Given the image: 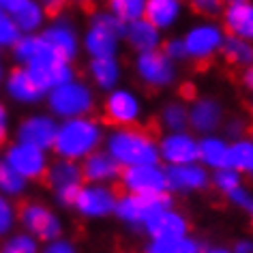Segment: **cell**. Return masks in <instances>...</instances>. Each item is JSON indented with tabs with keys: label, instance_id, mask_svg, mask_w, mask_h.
<instances>
[{
	"label": "cell",
	"instance_id": "cell-1",
	"mask_svg": "<svg viewBox=\"0 0 253 253\" xmlns=\"http://www.w3.org/2000/svg\"><path fill=\"white\" fill-rule=\"evenodd\" d=\"M105 133L107 131L103 129V125L92 116L60 120L52 150L58 159L82 163L86 157L103 148Z\"/></svg>",
	"mask_w": 253,
	"mask_h": 253
},
{
	"label": "cell",
	"instance_id": "cell-2",
	"mask_svg": "<svg viewBox=\"0 0 253 253\" xmlns=\"http://www.w3.org/2000/svg\"><path fill=\"white\" fill-rule=\"evenodd\" d=\"M103 150L118 163L120 169L159 163L157 140L140 126H120L107 131Z\"/></svg>",
	"mask_w": 253,
	"mask_h": 253
},
{
	"label": "cell",
	"instance_id": "cell-3",
	"mask_svg": "<svg viewBox=\"0 0 253 253\" xmlns=\"http://www.w3.org/2000/svg\"><path fill=\"white\" fill-rule=\"evenodd\" d=\"M125 24L114 17L107 9L94 11L88 22V28L82 37V47L90 60L118 58L120 43L125 39Z\"/></svg>",
	"mask_w": 253,
	"mask_h": 253
},
{
	"label": "cell",
	"instance_id": "cell-4",
	"mask_svg": "<svg viewBox=\"0 0 253 253\" xmlns=\"http://www.w3.org/2000/svg\"><path fill=\"white\" fill-rule=\"evenodd\" d=\"M45 103L47 114H52L60 123V120L90 116L94 105H97V97H94V90L88 82L75 78L67 84L52 88L45 94Z\"/></svg>",
	"mask_w": 253,
	"mask_h": 253
},
{
	"label": "cell",
	"instance_id": "cell-5",
	"mask_svg": "<svg viewBox=\"0 0 253 253\" xmlns=\"http://www.w3.org/2000/svg\"><path fill=\"white\" fill-rule=\"evenodd\" d=\"M17 223L22 225V230L37 238L39 243L47 245L52 240L62 238L65 234V223L62 219L43 202H26L20 211H17Z\"/></svg>",
	"mask_w": 253,
	"mask_h": 253
},
{
	"label": "cell",
	"instance_id": "cell-6",
	"mask_svg": "<svg viewBox=\"0 0 253 253\" xmlns=\"http://www.w3.org/2000/svg\"><path fill=\"white\" fill-rule=\"evenodd\" d=\"M225 30L214 20H200L193 22L182 35V43L187 49V58L195 62H206L214 58L225 43Z\"/></svg>",
	"mask_w": 253,
	"mask_h": 253
},
{
	"label": "cell",
	"instance_id": "cell-7",
	"mask_svg": "<svg viewBox=\"0 0 253 253\" xmlns=\"http://www.w3.org/2000/svg\"><path fill=\"white\" fill-rule=\"evenodd\" d=\"M172 208L169 195H118L114 217L129 227H144L157 212Z\"/></svg>",
	"mask_w": 253,
	"mask_h": 253
},
{
	"label": "cell",
	"instance_id": "cell-8",
	"mask_svg": "<svg viewBox=\"0 0 253 253\" xmlns=\"http://www.w3.org/2000/svg\"><path fill=\"white\" fill-rule=\"evenodd\" d=\"M103 114L105 120L114 125V129L120 126H137V123L144 116V103L142 97L133 88L118 86L103 99Z\"/></svg>",
	"mask_w": 253,
	"mask_h": 253
},
{
	"label": "cell",
	"instance_id": "cell-9",
	"mask_svg": "<svg viewBox=\"0 0 253 253\" xmlns=\"http://www.w3.org/2000/svg\"><path fill=\"white\" fill-rule=\"evenodd\" d=\"M2 161L15 174H20L28 185L33 180L45 178V174L49 169V157L45 150H39L22 142H11L2 153Z\"/></svg>",
	"mask_w": 253,
	"mask_h": 253
},
{
	"label": "cell",
	"instance_id": "cell-10",
	"mask_svg": "<svg viewBox=\"0 0 253 253\" xmlns=\"http://www.w3.org/2000/svg\"><path fill=\"white\" fill-rule=\"evenodd\" d=\"M45 180L54 193L56 204L62 208H73L78 191L82 189V185H84V176H82L80 163L56 159L54 163H49Z\"/></svg>",
	"mask_w": 253,
	"mask_h": 253
},
{
	"label": "cell",
	"instance_id": "cell-11",
	"mask_svg": "<svg viewBox=\"0 0 253 253\" xmlns=\"http://www.w3.org/2000/svg\"><path fill=\"white\" fill-rule=\"evenodd\" d=\"M118 182L123 185L125 193H131V195H166L168 193L166 166H161V163L126 168L120 172Z\"/></svg>",
	"mask_w": 253,
	"mask_h": 253
},
{
	"label": "cell",
	"instance_id": "cell-12",
	"mask_svg": "<svg viewBox=\"0 0 253 253\" xmlns=\"http://www.w3.org/2000/svg\"><path fill=\"white\" fill-rule=\"evenodd\" d=\"M116 202H118V193L114 191V187L84 182L78 191V198L73 202V208L80 217L99 221L112 217L114 211H116Z\"/></svg>",
	"mask_w": 253,
	"mask_h": 253
},
{
	"label": "cell",
	"instance_id": "cell-13",
	"mask_svg": "<svg viewBox=\"0 0 253 253\" xmlns=\"http://www.w3.org/2000/svg\"><path fill=\"white\" fill-rule=\"evenodd\" d=\"M58 120L47 112H33L24 116L15 126V142L28 144L39 150H52L56 140Z\"/></svg>",
	"mask_w": 253,
	"mask_h": 253
},
{
	"label": "cell",
	"instance_id": "cell-14",
	"mask_svg": "<svg viewBox=\"0 0 253 253\" xmlns=\"http://www.w3.org/2000/svg\"><path fill=\"white\" fill-rule=\"evenodd\" d=\"M133 69H135L137 80H140L144 86L155 88V90L169 88L176 82V75H178L176 65L161 52V49L135 56Z\"/></svg>",
	"mask_w": 253,
	"mask_h": 253
},
{
	"label": "cell",
	"instance_id": "cell-15",
	"mask_svg": "<svg viewBox=\"0 0 253 253\" xmlns=\"http://www.w3.org/2000/svg\"><path fill=\"white\" fill-rule=\"evenodd\" d=\"M41 39L47 43V47L58 56V58L73 62L82 49V37L78 26L69 17H54L41 30Z\"/></svg>",
	"mask_w": 253,
	"mask_h": 253
},
{
	"label": "cell",
	"instance_id": "cell-16",
	"mask_svg": "<svg viewBox=\"0 0 253 253\" xmlns=\"http://www.w3.org/2000/svg\"><path fill=\"white\" fill-rule=\"evenodd\" d=\"M225 123V107L217 97L202 94L189 103V129L200 137L214 135Z\"/></svg>",
	"mask_w": 253,
	"mask_h": 253
},
{
	"label": "cell",
	"instance_id": "cell-17",
	"mask_svg": "<svg viewBox=\"0 0 253 253\" xmlns=\"http://www.w3.org/2000/svg\"><path fill=\"white\" fill-rule=\"evenodd\" d=\"M157 146H159V163H166V168L198 163V137L191 131L163 133L157 140Z\"/></svg>",
	"mask_w": 253,
	"mask_h": 253
},
{
	"label": "cell",
	"instance_id": "cell-18",
	"mask_svg": "<svg viewBox=\"0 0 253 253\" xmlns=\"http://www.w3.org/2000/svg\"><path fill=\"white\" fill-rule=\"evenodd\" d=\"M0 9L9 13L20 35H41L47 24V11L39 0H0Z\"/></svg>",
	"mask_w": 253,
	"mask_h": 253
},
{
	"label": "cell",
	"instance_id": "cell-19",
	"mask_svg": "<svg viewBox=\"0 0 253 253\" xmlns=\"http://www.w3.org/2000/svg\"><path fill=\"white\" fill-rule=\"evenodd\" d=\"M24 69H28L30 75L37 80V84H39L45 92H49L52 88L60 86V84H67V82L75 80L73 65L58 58L52 49H47L39 60H35L30 67H24Z\"/></svg>",
	"mask_w": 253,
	"mask_h": 253
},
{
	"label": "cell",
	"instance_id": "cell-20",
	"mask_svg": "<svg viewBox=\"0 0 253 253\" xmlns=\"http://www.w3.org/2000/svg\"><path fill=\"white\" fill-rule=\"evenodd\" d=\"M168 191L169 193H198L211 187V172L200 163H187V166L166 168Z\"/></svg>",
	"mask_w": 253,
	"mask_h": 253
},
{
	"label": "cell",
	"instance_id": "cell-21",
	"mask_svg": "<svg viewBox=\"0 0 253 253\" xmlns=\"http://www.w3.org/2000/svg\"><path fill=\"white\" fill-rule=\"evenodd\" d=\"M221 26L227 37L253 43V2L251 0H230L221 11Z\"/></svg>",
	"mask_w": 253,
	"mask_h": 253
},
{
	"label": "cell",
	"instance_id": "cell-22",
	"mask_svg": "<svg viewBox=\"0 0 253 253\" xmlns=\"http://www.w3.org/2000/svg\"><path fill=\"white\" fill-rule=\"evenodd\" d=\"M2 86H4L7 97L20 105H37V103H41L47 94L37 84V80L30 75L28 69H24V67H15L13 71H9Z\"/></svg>",
	"mask_w": 253,
	"mask_h": 253
},
{
	"label": "cell",
	"instance_id": "cell-23",
	"mask_svg": "<svg viewBox=\"0 0 253 253\" xmlns=\"http://www.w3.org/2000/svg\"><path fill=\"white\" fill-rule=\"evenodd\" d=\"M148 240H161V238H182L189 236V221L180 211L176 208H166L157 212L153 219L144 225Z\"/></svg>",
	"mask_w": 253,
	"mask_h": 253
},
{
	"label": "cell",
	"instance_id": "cell-24",
	"mask_svg": "<svg viewBox=\"0 0 253 253\" xmlns=\"http://www.w3.org/2000/svg\"><path fill=\"white\" fill-rule=\"evenodd\" d=\"M80 168H82L84 182H88V185L112 187V182L120 180V172H123L118 163L114 161L103 148L97 150V153H92L90 157H86V159L80 163Z\"/></svg>",
	"mask_w": 253,
	"mask_h": 253
},
{
	"label": "cell",
	"instance_id": "cell-25",
	"mask_svg": "<svg viewBox=\"0 0 253 253\" xmlns=\"http://www.w3.org/2000/svg\"><path fill=\"white\" fill-rule=\"evenodd\" d=\"M182 13H185V4L180 0H146L144 20L150 22L163 35L176 28V24L182 20Z\"/></svg>",
	"mask_w": 253,
	"mask_h": 253
},
{
	"label": "cell",
	"instance_id": "cell-26",
	"mask_svg": "<svg viewBox=\"0 0 253 253\" xmlns=\"http://www.w3.org/2000/svg\"><path fill=\"white\" fill-rule=\"evenodd\" d=\"M198 163L208 172L230 168V142L217 133L198 137Z\"/></svg>",
	"mask_w": 253,
	"mask_h": 253
},
{
	"label": "cell",
	"instance_id": "cell-27",
	"mask_svg": "<svg viewBox=\"0 0 253 253\" xmlns=\"http://www.w3.org/2000/svg\"><path fill=\"white\" fill-rule=\"evenodd\" d=\"M126 45L135 52V56L140 54H148V52H157L163 45V35L157 30L153 24L146 20H137L133 24L125 28V39Z\"/></svg>",
	"mask_w": 253,
	"mask_h": 253
},
{
	"label": "cell",
	"instance_id": "cell-28",
	"mask_svg": "<svg viewBox=\"0 0 253 253\" xmlns=\"http://www.w3.org/2000/svg\"><path fill=\"white\" fill-rule=\"evenodd\" d=\"M86 73H88V80L92 82V86L107 94V92H112L114 88L120 86V80H123V65L118 62V58L88 60Z\"/></svg>",
	"mask_w": 253,
	"mask_h": 253
},
{
	"label": "cell",
	"instance_id": "cell-29",
	"mask_svg": "<svg viewBox=\"0 0 253 253\" xmlns=\"http://www.w3.org/2000/svg\"><path fill=\"white\" fill-rule=\"evenodd\" d=\"M47 43L41 39V35H22L20 41L13 45L11 54L17 67H30L35 60H39L43 54L47 52Z\"/></svg>",
	"mask_w": 253,
	"mask_h": 253
},
{
	"label": "cell",
	"instance_id": "cell-30",
	"mask_svg": "<svg viewBox=\"0 0 253 253\" xmlns=\"http://www.w3.org/2000/svg\"><path fill=\"white\" fill-rule=\"evenodd\" d=\"M159 118H161V125H163V129H166V133L187 131L189 129V105L178 99H172L161 107Z\"/></svg>",
	"mask_w": 253,
	"mask_h": 253
},
{
	"label": "cell",
	"instance_id": "cell-31",
	"mask_svg": "<svg viewBox=\"0 0 253 253\" xmlns=\"http://www.w3.org/2000/svg\"><path fill=\"white\" fill-rule=\"evenodd\" d=\"M223 58L234 67L249 69L253 67V43L236 39V37H225V43L221 47Z\"/></svg>",
	"mask_w": 253,
	"mask_h": 253
},
{
	"label": "cell",
	"instance_id": "cell-32",
	"mask_svg": "<svg viewBox=\"0 0 253 253\" xmlns=\"http://www.w3.org/2000/svg\"><path fill=\"white\" fill-rule=\"evenodd\" d=\"M144 253H202V249L193 236H182V238L148 240L146 247H144Z\"/></svg>",
	"mask_w": 253,
	"mask_h": 253
},
{
	"label": "cell",
	"instance_id": "cell-33",
	"mask_svg": "<svg viewBox=\"0 0 253 253\" xmlns=\"http://www.w3.org/2000/svg\"><path fill=\"white\" fill-rule=\"evenodd\" d=\"M230 168L238 174H253V137L230 142Z\"/></svg>",
	"mask_w": 253,
	"mask_h": 253
},
{
	"label": "cell",
	"instance_id": "cell-34",
	"mask_svg": "<svg viewBox=\"0 0 253 253\" xmlns=\"http://www.w3.org/2000/svg\"><path fill=\"white\" fill-rule=\"evenodd\" d=\"M105 9L114 17H118L125 26H129V24H133L137 20H144L146 0H110Z\"/></svg>",
	"mask_w": 253,
	"mask_h": 253
},
{
	"label": "cell",
	"instance_id": "cell-35",
	"mask_svg": "<svg viewBox=\"0 0 253 253\" xmlns=\"http://www.w3.org/2000/svg\"><path fill=\"white\" fill-rule=\"evenodd\" d=\"M26 189H28V182L0 159V195H4L7 200L13 202L17 198H22L26 193Z\"/></svg>",
	"mask_w": 253,
	"mask_h": 253
},
{
	"label": "cell",
	"instance_id": "cell-36",
	"mask_svg": "<svg viewBox=\"0 0 253 253\" xmlns=\"http://www.w3.org/2000/svg\"><path fill=\"white\" fill-rule=\"evenodd\" d=\"M0 253H41V243L26 232H13L0 240Z\"/></svg>",
	"mask_w": 253,
	"mask_h": 253
},
{
	"label": "cell",
	"instance_id": "cell-37",
	"mask_svg": "<svg viewBox=\"0 0 253 253\" xmlns=\"http://www.w3.org/2000/svg\"><path fill=\"white\" fill-rule=\"evenodd\" d=\"M211 185L217 189L219 193L230 195L236 191V189L243 187V174H238L236 169H232V168H221L211 174Z\"/></svg>",
	"mask_w": 253,
	"mask_h": 253
},
{
	"label": "cell",
	"instance_id": "cell-38",
	"mask_svg": "<svg viewBox=\"0 0 253 253\" xmlns=\"http://www.w3.org/2000/svg\"><path fill=\"white\" fill-rule=\"evenodd\" d=\"M17 223V208L11 200L0 195V240H4L9 234L15 232Z\"/></svg>",
	"mask_w": 253,
	"mask_h": 253
},
{
	"label": "cell",
	"instance_id": "cell-39",
	"mask_svg": "<svg viewBox=\"0 0 253 253\" xmlns=\"http://www.w3.org/2000/svg\"><path fill=\"white\" fill-rule=\"evenodd\" d=\"M20 30H17L15 22L0 9V49H13V45L20 41Z\"/></svg>",
	"mask_w": 253,
	"mask_h": 253
},
{
	"label": "cell",
	"instance_id": "cell-40",
	"mask_svg": "<svg viewBox=\"0 0 253 253\" xmlns=\"http://www.w3.org/2000/svg\"><path fill=\"white\" fill-rule=\"evenodd\" d=\"M161 52L168 56L174 65L187 60V49H185V43H182V37H169L168 41H163L161 45Z\"/></svg>",
	"mask_w": 253,
	"mask_h": 253
},
{
	"label": "cell",
	"instance_id": "cell-41",
	"mask_svg": "<svg viewBox=\"0 0 253 253\" xmlns=\"http://www.w3.org/2000/svg\"><path fill=\"white\" fill-rule=\"evenodd\" d=\"M227 200H230L236 208H240L243 212H247L249 217H253V193L245 185L240 187V189H236L234 193L227 195Z\"/></svg>",
	"mask_w": 253,
	"mask_h": 253
},
{
	"label": "cell",
	"instance_id": "cell-42",
	"mask_svg": "<svg viewBox=\"0 0 253 253\" xmlns=\"http://www.w3.org/2000/svg\"><path fill=\"white\" fill-rule=\"evenodd\" d=\"M191 9L195 11V13H200L204 20H214L217 15H221L223 4H221L219 0H193Z\"/></svg>",
	"mask_w": 253,
	"mask_h": 253
},
{
	"label": "cell",
	"instance_id": "cell-43",
	"mask_svg": "<svg viewBox=\"0 0 253 253\" xmlns=\"http://www.w3.org/2000/svg\"><path fill=\"white\" fill-rule=\"evenodd\" d=\"M41 253H80L78 247H75L69 238H58V240H52V243L43 245L41 247Z\"/></svg>",
	"mask_w": 253,
	"mask_h": 253
},
{
	"label": "cell",
	"instance_id": "cell-44",
	"mask_svg": "<svg viewBox=\"0 0 253 253\" xmlns=\"http://www.w3.org/2000/svg\"><path fill=\"white\" fill-rule=\"evenodd\" d=\"M225 125V131H227V135L234 137V140H238V137H245V131H247V123L243 118H232V120H227Z\"/></svg>",
	"mask_w": 253,
	"mask_h": 253
},
{
	"label": "cell",
	"instance_id": "cell-45",
	"mask_svg": "<svg viewBox=\"0 0 253 253\" xmlns=\"http://www.w3.org/2000/svg\"><path fill=\"white\" fill-rule=\"evenodd\" d=\"M9 137V110L0 103V144H4Z\"/></svg>",
	"mask_w": 253,
	"mask_h": 253
},
{
	"label": "cell",
	"instance_id": "cell-46",
	"mask_svg": "<svg viewBox=\"0 0 253 253\" xmlns=\"http://www.w3.org/2000/svg\"><path fill=\"white\" fill-rule=\"evenodd\" d=\"M232 253H253V238H240L234 243Z\"/></svg>",
	"mask_w": 253,
	"mask_h": 253
},
{
	"label": "cell",
	"instance_id": "cell-47",
	"mask_svg": "<svg viewBox=\"0 0 253 253\" xmlns=\"http://www.w3.org/2000/svg\"><path fill=\"white\" fill-rule=\"evenodd\" d=\"M240 80H243V86L253 94V67L243 69V75H240Z\"/></svg>",
	"mask_w": 253,
	"mask_h": 253
},
{
	"label": "cell",
	"instance_id": "cell-48",
	"mask_svg": "<svg viewBox=\"0 0 253 253\" xmlns=\"http://www.w3.org/2000/svg\"><path fill=\"white\" fill-rule=\"evenodd\" d=\"M206 253H232V249H227V247H212Z\"/></svg>",
	"mask_w": 253,
	"mask_h": 253
},
{
	"label": "cell",
	"instance_id": "cell-49",
	"mask_svg": "<svg viewBox=\"0 0 253 253\" xmlns=\"http://www.w3.org/2000/svg\"><path fill=\"white\" fill-rule=\"evenodd\" d=\"M4 78H7V71H4L2 62H0V86H2V84H4Z\"/></svg>",
	"mask_w": 253,
	"mask_h": 253
},
{
	"label": "cell",
	"instance_id": "cell-50",
	"mask_svg": "<svg viewBox=\"0 0 253 253\" xmlns=\"http://www.w3.org/2000/svg\"><path fill=\"white\" fill-rule=\"evenodd\" d=\"M251 112H253V99H251Z\"/></svg>",
	"mask_w": 253,
	"mask_h": 253
},
{
	"label": "cell",
	"instance_id": "cell-51",
	"mask_svg": "<svg viewBox=\"0 0 253 253\" xmlns=\"http://www.w3.org/2000/svg\"><path fill=\"white\" fill-rule=\"evenodd\" d=\"M251 176H253V174H251Z\"/></svg>",
	"mask_w": 253,
	"mask_h": 253
}]
</instances>
